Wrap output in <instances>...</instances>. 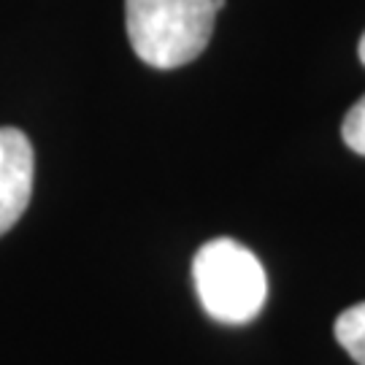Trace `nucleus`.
Masks as SVG:
<instances>
[{
    "label": "nucleus",
    "instance_id": "obj_1",
    "mask_svg": "<svg viewBox=\"0 0 365 365\" xmlns=\"http://www.w3.org/2000/svg\"><path fill=\"white\" fill-rule=\"evenodd\" d=\"M217 9L211 0H125V25L138 60L160 71L192 63L209 46Z\"/></svg>",
    "mask_w": 365,
    "mask_h": 365
},
{
    "label": "nucleus",
    "instance_id": "obj_2",
    "mask_svg": "<svg viewBox=\"0 0 365 365\" xmlns=\"http://www.w3.org/2000/svg\"><path fill=\"white\" fill-rule=\"evenodd\" d=\"M192 276L203 309L227 325L255 319L268 298L265 268L247 247L230 238H217L197 249Z\"/></svg>",
    "mask_w": 365,
    "mask_h": 365
},
{
    "label": "nucleus",
    "instance_id": "obj_3",
    "mask_svg": "<svg viewBox=\"0 0 365 365\" xmlns=\"http://www.w3.org/2000/svg\"><path fill=\"white\" fill-rule=\"evenodd\" d=\"M36 176V152L19 128H0V235L27 211Z\"/></svg>",
    "mask_w": 365,
    "mask_h": 365
},
{
    "label": "nucleus",
    "instance_id": "obj_4",
    "mask_svg": "<svg viewBox=\"0 0 365 365\" xmlns=\"http://www.w3.org/2000/svg\"><path fill=\"white\" fill-rule=\"evenodd\" d=\"M336 341L357 365H365V300L336 319Z\"/></svg>",
    "mask_w": 365,
    "mask_h": 365
},
{
    "label": "nucleus",
    "instance_id": "obj_5",
    "mask_svg": "<svg viewBox=\"0 0 365 365\" xmlns=\"http://www.w3.org/2000/svg\"><path fill=\"white\" fill-rule=\"evenodd\" d=\"M341 135H344V144L349 146L352 152L365 157V95L349 108V114L344 117Z\"/></svg>",
    "mask_w": 365,
    "mask_h": 365
},
{
    "label": "nucleus",
    "instance_id": "obj_6",
    "mask_svg": "<svg viewBox=\"0 0 365 365\" xmlns=\"http://www.w3.org/2000/svg\"><path fill=\"white\" fill-rule=\"evenodd\" d=\"M357 54H360V63L365 66V33H363V38H360V46H357Z\"/></svg>",
    "mask_w": 365,
    "mask_h": 365
},
{
    "label": "nucleus",
    "instance_id": "obj_7",
    "mask_svg": "<svg viewBox=\"0 0 365 365\" xmlns=\"http://www.w3.org/2000/svg\"><path fill=\"white\" fill-rule=\"evenodd\" d=\"M211 3H214V9L220 11V9H225V3H227V0H211Z\"/></svg>",
    "mask_w": 365,
    "mask_h": 365
}]
</instances>
